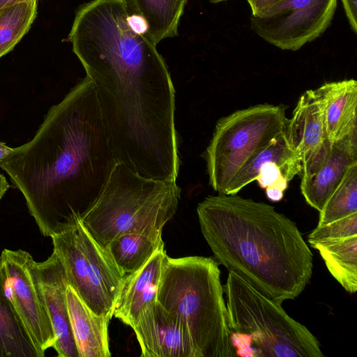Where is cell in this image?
<instances>
[{"label":"cell","instance_id":"1","mask_svg":"<svg viewBox=\"0 0 357 357\" xmlns=\"http://www.w3.org/2000/svg\"><path fill=\"white\" fill-rule=\"evenodd\" d=\"M116 161L87 76L53 105L29 142L1 162L41 234L70 225L98 198Z\"/></svg>","mask_w":357,"mask_h":357},{"label":"cell","instance_id":"2","mask_svg":"<svg viewBox=\"0 0 357 357\" xmlns=\"http://www.w3.org/2000/svg\"><path fill=\"white\" fill-rule=\"evenodd\" d=\"M197 213L218 264L279 303L303 291L313 254L296 224L274 206L218 193L199 203Z\"/></svg>","mask_w":357,"mask_h":357},{"label":"cell","instance_id":"3","mask_svg":"<svg viewBox=\"0 0 357 357\" xmlns=\"http://www.w3.org/2000/svg\"><path fill=\"white\" fill-rule=\"evenodd\" d=\"M223 294L213 259L166 257L156 301L185 323L198 357L236 356Z\"/></svg>","mask_w":357,"mask_h":357},{"label":"cell","instance_id":"4","mask_svg":"<svg viewBox=\"0 0 357 357\" xmlns=\"http://www.w3.org/2000/svg\"><path fill=\"white\" fill-rule=\"evenodd\" d=\"M181 192L176 181L146 178L118 162L80 220L105 249L127 234L162 239L164 226L176 213Z\"/></svg>","mask_w":357,"mask_h":357},{"label":"cell","instance_id":"5","mask_svg":"<svg viewBox=\"0 0 357 357\" xmlns=\"http://www.w3.org/2000/svg\"><path fill=\"white\" fill-rule=\"evenodd\" d=\"M231 331L239 353L252 356L322 357L317 337L279 303L229 271L223 285Z\"/></svg>","mask_w":357,"mask_h":357},{"label":"cell","instance_id":"6","mask_svg":"<svg viewBox=\"0 0 357 357\" xmlns=\"http://www.w3.org/2000/svg\"><path fill=\"white\" fill-rule=\"evenodd\" d=\"M286 108L259 103L218 119L204 153L208 182L215 192L226 194L243 167L285 129Z\"/></svg>","mask_w":357,"mask_h":357},{"label":"cell","instance_id":"7","mask_svg":"<svg viewBox=\"0 0 357 357\" xmlns=\"http://www.w3.org/2000/svg\"><path fill=\"white\" fill-rule=\"evenodd\" d=\"M68 284L96 314L111 319L126 275L83 226L80 218L51 237Z\"/></svg>","mask_w":357,"mask_h":357},{"label":"cell","instance_id":"8","mask_svg":"<svg viewBox=\"0 0 357 357\" xmlns=\"http://www.w3.org/2000/svg\"><path fill=\"white\" fill-rule=\"evenodd\" d=\"M337 0H279L251 14L250 28L282 50L297 51L331 25Z\"/></svg>","mask_w":357,"mask_h":357},{"label":"cell","instance_id":"9","mask_svg":"<svg viewBox=\"0 0 357 357\" xmlns=\"http://www.w3.org/2000/svg\"><path fill=\"white\" fill-rule=\"evenodd\" d=\"M0 269L4 291L25 328L38 357L53 347L55 335L46 311L36 261L22 250L3 249Z\"/></svg>","mask_w":357,"mask_h":357},{"label":"cell","instance_id":"10","mask_svg":"<svg viewBox=\"0 0 357 357\" xmlns=\"http://www.w3.org/2000/svg\"><path fill=\"white\" fill-rule=\"evenodd\" d=\"M289 145L301 162V179L314 174L328 158L333 143L328 139L322 111L314 90L299 98L285 128Z\"/></svg>","mask_w":357,"mask_h":357},{"label":"cell","instance_id":"11","mask_svg":"<svg viewBox=\"0 0 357 357\" xmlns=\"http://www.w3.org/2000/svg\"><path fill=\"white\" fill-rule=\"evenodd\" d=\"M132 328L142 357H198L185 323L157 301L150 305Z\"/></svg>","mask_w":357,"mask_h":357},{"label":"cell","instance_id":"12","mask_svg":"<svg viewBox=\"0 0 357 357\" xmlns=\"http://www.w3.org/2000/svg\"><path fill=\"white\" fill-rule=\"evenodd\" d=\"M301 172V162L289 145L284 129L243 167L226 195L237 194L254 181L261 188L275 186L285 191Z\"/></svg>","mask_w":357,"mask_h":357},{"label":"cell","instance_id":"13","mask_svg":"<svg viewBox=\"0 0 357 357\" xmlns=\"http://www.w3.org/2000/svg\"><path fill=\"white\" fill-rule=\"evenodd\" d=\"M36 269L46 311L55 335L53 348L59 357H79L69 318L66 291L68 285L64 265L56 252Z\"/></svg>","mask_w":357,"mask_h":357},{"label":"cell","instance_id":"14","mask_svg":"<svg viewBox=\"0 0 357 357\" xmlns=\"http://www.w3.org/2000/svg\"><path fill=\"white\" fill-rule=\"evenodd\" d=\"M165 249L155 252L135 272L126 275L116 300L113 316L132 328L144 312L156 301L165 261Z\"/></svg>","mask_w":357,"mask_h":357},{"label":"cell","instance_id":"15","mask_svg":"<svg viewBox=\"0 0 357 357\" xmlns=\"http://www.w3.org/2000/svg\"><path fill=\"white\" fill-rule=\"evenodd\" d=\"M314 91L329 141L334 143L357 135V81L349 79L326 82Z\"/></svg>","mask_w":357,"mask_h":357},{"label":"cell","instance_id":"16","mask_svg":"<svg viewBox=\"0 0 357 357\" xmlns=\"http://www.w3.org/2000/svg\"><path fill=\"white\" fill-rule=\"evenodd\" d=\"M357 165V135L333 143L327 160L312 176L301 179V192L305 202L320 212L348 170Z\"/></svg>","mask_w":357,"mask_h":357},{"label":"cell","instance_id":"17","mask_svg":"<svg viewBox=\"0 0 357 357\" xmlns=\"http://www.w3.org/2000/svg\"><path fill=\"white\" fill-rule=\"evenodd\" d=\"M66 295L78 356H111L108 333L111 319L93 313L69 284Z\"/></svg>","mask_w":357,"mask_h":357},{"label":"cell","instance_id":"18","mask_svg":"<svg viewBox=\"0 0 357 357\" xmlns=\"http://www.w3.org/2000/svg\"><path fill=\"white\" fill-rule=\"evenodd\" d=\"M130 13L142 16L148 24L146 36L155 45L178 34L188 0H125Z\"/></svg>","mask_w":357,"mask_h":357},{"label":"cell","instance_id":"19","mask_svg":"<svg viewBox=\"0 0 357 357\" xmlns=\"http://www.w3.org/2000/svg\"><path fill=\"white\" fill-rule=\"evenodd\" d=\"M319 250L333 277L349 293L357 291V235L310 244Z\"/></svg>","mask_w":357,"mask_h":357},{"label":"cell","instance_id":"20","mask_svg":"<svg viewBox=\"0 0 357 357\" xmlns=\"http://www.w3.org/2000/svg\"><path fill=\"white\" fill-rule=\"evenodd\" d=\"M0 357H38L25 328L6 295L1 269Z\"/></svg>","mask_w":357,"mask_h":357},{"label":"cell","instance_id":"21","mask_svg":"<svg viewBox=\"0 0 357 357\" xmlns=\"http://www.w3.org/2000/svg\"><path fill=\"white\" fill-rule=\"evenodd\" d=\"M111 257L125 275L142 268L158 250L165 249L162 239L127 234L113 239L107 246Z\"/></svg>","mask_w":357,"mask_h":357},{"label":"cell","instance_id":"22","mask_svg":"<svg viewBox=\"0 0 357 357\" xmlns=\"http://www.w3.org/2000/svg\"><path fill=\"white\" fill-rule=\"evenodd\" d=\"M36 15L37 1L20 2L0 10V58L13 50Z\"/></svg>","mask_w":357,"mask_h":357},{"label":"cell","instance_id":"23","mask_svg":"<svg viewBox=\"0 0 357 357\" xmlns=\"http://www.w3.org/2000/svg\"><path fill=\"white\" fill-rule=\"evenodd\" d=\"M357 213V165L347 172L338 186L327 199L317 226H323Z\"/></svg>","mask_w":357,"mask_h":357},{"label":"cell","instance_id":"24","mask_svg":"<svg viewBox=\"0 0 357 357\" xmlns=\"http://www.w3.org/2000/svg\"><path fill=\"white\" fill-rule=\"evenodd\" d=\"M357 235V213L317 227L309 234L308 243Z\"/></svg>","mask_w":357,"mask_h":357},{"label":"cell","instance_id":"25","mask_svg":"<svg viewBox=\"0 0 357 357\" xmlns=\"http://www.w3.org/2000/svg\"><path fill=\"white\" fill-rule=\"evenodd\" d=\"M343 8L354 33H357V0H341Z\"/></svg>","mask_w":357,"mask_h":357},{"label":"cell","instance_id":"26","mask_svg":"<svg viewBox=\"0 0 357 357\" xmlns=\"http://www.w3.org/2000/svg\"><path fill=\"white\" fill-rule=\"evenodd\" d=\"M127 21L128 25L134 32L146 36L148 31V24L142 16L130 13L127 18Z\"/></svg>","mask_w":357,"mask_h":357},{"label":"cell","instance_id":"27","mask_svg":"<svg viewBox=\"0 0 357 357\" xmlns=\"http://www.w3.org/2000/svg\"><path fill=\"white\" fill-rule=\"evenodd\" d=\"M252 14H255L279 0H247Z\"/></svg>","mask_w":357,"mask_h":357},{"label":"cell","instance_id":"28","mask_svg":"<svg viewBox=\"0 0 357 357\" xmlns=\"http://www.w3.org/2000/svg\"><path fill=\"white\" fill-rule=\"evenodd\" d=\"M267 198L271 202H279L282 199L284 191L275 186H269L265 188Z\"/></svg>","mask_w":357,"mask_h":357},{"label":"cell","instance_id":"29","mask_svg":"<svg viewBox=\"0 0 357 357\" xmlns=\"http://www.w3.org/2000/svg\"><path fill=\"white\" fill-rule=\"evenodd\" d=\"M13 149L0 142V162L13 151Z\"/></svg>","mask_w":357,"mask_h":357},{"label":"cell","instance_id":"30","mask_svg":"<svg viewBox=\"0 0 357 357\" xmlns=\"http://www.w3.org/2000/svg\"><path fill=\"white\" fill-rule=\"evenodd\" d=\"M10 187L6 178L0 174V200Z\"/></svg>","mask_w":357,"mask_h":357},{"label":"cell","instance_id":"31","mask_svg":"<svg viewBox=\"0 0 357 357\" xmlns=\"http://www.w3.org/2000/svg\"><path fill=\"white\" fill-rule=\"evenodd\" d=\"M26 1H37L38 0H0V10L2 9L15 5L16 3Z\"/></svg>","mask_w":357,"mask_h":357},{"label":"cell","instance_id":"32","mask_svg":"<svg viewBox=\"0 0 357 357\" xmlns=\"http://www.w3.org/2000/svg\"><path fill=\"white\" fill-rule=\"evenodd\" d=\"M211 3H220V2H223V1H229V0H208Z\"/></svg>","mask_w":357,"mask_h":357}]
</instances>
